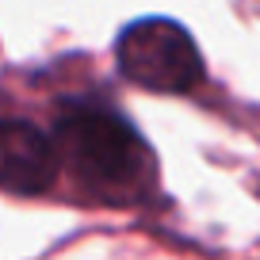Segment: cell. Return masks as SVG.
<instances>
[{"mask_svg": "<svg viewBox=\"0 0 260 260\" xmlns=\"http://www.w3.org/2000/svg\"><path fill=\"white\" fill-rule=\"evenodd\" d=\"M57 161L100 203H138L157 184V161L142 134L107 107H69L54 130Z\"/></svg>", "mask_w": 260, "mask_h": 260, "instance_id": "6da1fadb", "label": "cell"}, {"mask_svg": "<svg viewBox=\"0 0 260 260\" xmlns=\"http://www.w3.org/2000/svg\"><path fill=\"white\" fill-rule=\"evenodd\" d=\"M115 61L126 81L149 92H191L203 77L195 39L161 16L134 19L115 39Z\"/></svg>", "mask_w": 260, "mask_h": 260, "instance_id": "7a4b0ae2", "label": "cell"}, {"mask_svg": "<svg viewBox=\"0 0 260 260\" xmlns=\"http://www.w3.org/2000/svg\"><path fill=\"white\" fill-rule=\"evenodd\" d=\"M54 138L27 119H0V187L12 195H39L57 180Z\"/></svg>", "mask_w": 260, "mask_h": 260, "instance_id": "3957f363", "label": "cell"}]
</instances>
